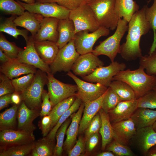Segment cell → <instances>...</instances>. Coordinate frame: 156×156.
Here are the masks:
<instances>
[{
  "label": "cell",
  "mask_w": 156,
  "mask_h": 156,
  "mask_svg": "<svg viewBox=\"0 0 156 156\" xmlns=\"http://www.w3.org/2000/svg\"><path fill=\"white\" fill-rule=\"evenodd\" d=\"M128 25L126 41L120 45L119 54L124 60L129 61L142 56L140 45L141 38L151 29L145 17L144 6L133 15Z\"/></svg>",
  "instance_id": "cell-1"
},
{
  "label": "cell",
  "mask_w": 156,
  "mask_h": 156,
  "mask_svg": "<svg viewBox=\"0 0 156 156\" xmlns=\"http://www.w3.org/2000/svg\"><path fill=\"white\" fill-rule=\"evenodd\" d=\"M120 80L128 84L134 90L137 99L153 89L156 84V75H149L140 66L134 70L128 69L118 72L112 81Z\"/></svg>",
  "instance_id": "cell-2"
},
{
  "label": "cell",
  "mask_w": 156,
  "mask_h": 156,
  "mask_svg": "<svg viewBox=\"0 0 156 156\" xmlns=\"http://www.w3.org/2000/svg\"><path fill=\"white\" fill-rule=\"evenodd\" d=\"M115 0H90L87 3L100 26L116 29L119 19L115 9Z\"/></svg>",
  "instance_id": "cell-3"
},
{
  "label": "cell",
  "mask_w": 156,
  "mask_h": 156,
  "mask_svg": "<svg viewBox=\"0 0 156 156\" xmlns=\"http://www.w3.org/2000/svg\"><path fill=\"white\" fill-rule=\"evenodd\" d=\"M128 23L123 18H120L114 34L96 47L92 53L98 56L104 55L107 56L111 62L114 60L118 53H119L120 42L125 32L128 31Z\"/></svg>",
  "instance_id": "cell-4"
},
{
  "label": "cell",
  "mask_w": 156,
  "mask_h": 156,
  "mask_svg": "<svg viewBox=\"0 0 156 156\" xmlns=\"http://www.w3.org/2000/svg\"><path fill=\"white\" fill-rule=\"evenodd\" d=\"M46 73L40 69L37 71L29 86L20 94L22 101L31 109L40 111L44 85L47 82Z\"/></svg>",
  "instance_id": "cell-5"
},
{
  "label": "cell",
  "mask_w": 156,
  "mask_h": 156,
  "mask_svg": "<svg viewBox=\"0 0 156 156\" xmlns=\"http://www.w3.org/2000/svg\"><path fill=\"white\" fill-rule=\"evenodd\" d=\"M69 18L73 22L75 34L84 30L94 31L100 27L94 14L87 3L70 10Z\"/></svg>",
  "instance_id": "cell-6"
},
{
  "label": "cell",
  "mask_w": 156,
  "mask_h": 156,
  "mask_svg": "<svg viewBox=\"0 0 156 156\" xmlns=\"http://www.w3.org/2000/svg\"><path fill=\"white\" fill-rule=\"evenodd\" d=\"M80 55L76 50L73 39L59 49L54 61L49 65L51 73L53 75L57 72L70 71Z\"/></svg>",
  "instance_id": "cell-7"
},
{
  "label": "cell",
  "mask_w": 156,
  "mask_h": 156,
  "mask_svg": "<svg viewBox=\"0 0 156 156\" xmlns=\"http://www.w3.org/2000/svg\"><path fill=\"white\" fill-rule=\"evenodd\" d=\"M47 74L48 93L53 107L70 96H77V85L63 83L55 78L51 73Z\"/></svg>",
  "instance_id": "cell-8"
},
{
  "label": "cell",
  "mask_w": 156,
  "mask_h": 156,
  "mask_svg": "<svg viewBox=\"0 0 156 156\" xmlns=\"http://www.w3.org/2000/svg\"><path fill=\"white\" fill-rule=\"evenodd\" d=\"M25 10L39 14L44 17H53L59 19L69 18L70 10L55 2L40 3L32 4L17 1Z\"/></svg>",
  "instance_id": "cell-9"
},
{
  "label": "cell",
  "mask_w": 156,
  "mask_h": 156,
  "mask_svg": "<svg viewBox=\"0 0 156 156\" xmlns=\"http://www.w3.org/2000/svg\"><path fill=\"white\" fill-rule=\"evenodd\" d=\"M89 32L88 31L84 30L75 34V45L77 51L80 55L92 53L93 47L96 42L101 37L108 36L109 34L110 29L100 26L96 31Z\"/></svg>",
  "instance_id": "cell-10"
},
{
  "label": "cell",
  "mask_w": 156,
  "mask_h": 156,
  "mask_svg": "<svg viewBox=\"0 0 156 156\" xmlns=\"http://www.w3.org/2000/svg\"><path fill=\"white\" fill-rule=\"evenodd\" d=\"M67 75L74 81L77 86L76 96L85 103L100 97L108 87L99 83L94 84L82 80L70 71L68 72Z\"/></svg>",
  "instance_id": "cell-11"
},
{
  "label": "cell",
  "mask_w": 156,
  "mask_h": 156,
  "mask_svg": "<svg viewBox=\"0 0 156 156\" xmlns=\"http://www.w3.org/2000/svg\"><path fill=\"white\" fill-rule=\"evenodd\" d=\"M126 67L124 63L114 61L107 66L97 67L92 73L82 77L87 81L99 83L108 87L114 77L119 72L124 70Z\"/></svg>",
  "instance_id": "cell-12"
},
{
  "label": "cell",
  "mask_w": 156,
  "mask_h": 156,
  "mask_svg": "<svg viewBox=\"0 0 156 156\" xmlns=\"http://www.w3.org/2000/svg\"><path fill=\"white\" fill-rule=\"evenodd\" d=\"M33 132L14 129L0 131V149L11 146L29 144L35 141Z\"/></svg>",
  "instance_id": "cell-13"
},
{
  "label": "cell",
  "mask_w": 156,
  "mask_h": 156,
  "mask_svg": "<svg viewBox=\"0 0 156 156\" xmlns=\"http://www.w3.org/2000/svg\"><path fill=\"white\" fill-rule=\"evenodd\" d=\"M16 59L20 62L34 66L47 73L51 72L49 65L42 60L36 51L31 36H29L26 46Z\"/></svg>",
  "instance_id": "cell-14"
},
{
  "label": "cell",
  "mask_w": 156,
  "mask_h": 156,
  "mask_svg": "<svg viewBox=\"0 0 156 156\" xmlns=\"http://www.w3.org/2000/svg\"><path fill=\"white\" fill-rule=\"evenodd\" d=\"M103 62L92 53L80 55L71 70L76 75L82 77L92 73L97 67L103 66Z\"/></svg>",
  "instance_id": "cell-15"
},
{
  "label": "cell",
  "mask_w": 156,
  "mask_h": 156,
  "mask_svg": "<svg viewBox=\"0 0 156 156\" xmlns=\"http://www.w3.org/2000/svg\"><path fill=\"white\" fill-rule=\"evenodd\" d=\"M60 19L53 17H44L36 35L34 41L49 40L56 42L58 38V24Z\"/></svg>",
  "instance_id": "cell-16"
},
{
  "label": "cell",
  "mask_w": 156,
  "mask_h": 156,
  "mask_svg": "<svg viewBox=\"0 0 156 156\" xmlns=\"http://www.w3.org/2000/svg\"><path fill=\"white\" fill-rule=\"evenodd\" d=\"M40 111L28 108L23 101L20 104L18 111L17 129L33 132L36 128L33 122L40 116Z\"/></svg>",
  "instance_id": "cell-17"
},
{
  "label": "cell",
  "mask_w": 156,
  "mask_h": 156,
  "mask_svg": "<svg viewBox=\"0 0 156 156\" xmlns=\"http://www.w3.org/2000/svg\"><path fill=\"white\" fill-rule=\"evenodd\" d=\"M113 128V139L127 146L130 140L135 135L137 129L131 118L112 124Z\"/></svg>",
  "instance_id": "cell-18"
},
{
  "label": "cell",
  "mask_w": 156,
  "mask_h": 156,
  "mask_svg": "<svg viewBox=\"0 0 156 156\" xmlns=\"http://www.w3.org/2000/svg\"><path fill=\"white\" fill-rule=\"evenodd\" d=\"M138 108L137 99L121 101L108 114L112 123L130 118Z\"/></svg>",
  "instance_id": "cell-19"
},
{
  "label": "cell",
  "mask_w": 156,
  "mask_h": 156,
  "mask_svg": "<svg viewBox=\"0 0 156 156\" xmlns=\"http://www.w3.org/2000/svg\"><path fill=\"white\" fill-rule=\"evenodd\" d=\"M36 68L32 66L20 62L15 59H11L1 64L0 71L1 73L12 79L23 75L35 74L37 71Z\"/></svg>",
  "instance_id": "cell-20"
},
{
  "label": "cell",
  "mask_w": 156,
  "mask_h": 156,
  "mask_svg": "<svg viewBox=\"0 0 156 156\" xmlns=\"http://www.w3.org/2000/svg\"><path fill=\"white\" fill-rule=\"evenodd\" d=\"M44 17L42 15L28 11L17 16L14 20L16 26L23 27L29 31L34 37L40 27Z\"/></svg>",
  "instance_id": "cell-21"
},
{
  "label": "cell",
  "mask_w": 156,
  "mask_h": 156,
  "mask_svg": "<svg viewBox=\"0 0 156 156\" xmlns=\"http://www.w3.org/2000/svg\"><path fill=\"white\" fill-rule=\"evenodd\" d=\"M85 106V103H82L77 112L72 115L71 124L67 129L66 138L64 143V149L68 152L74 146L79 132V123Z\"/></svg>",
  "instance_id": "cell-22"
},
{
  "label": "cell",
  "mask_w": 156,
  "mask_h": 156,
  "mask_svg": "<svg viewBox=\"0 0 156 156\" xmlns=\"http://www.w3.org/2000/svg\"><path fill=\"white\" fill-rule=\"evenodd\" d=\"M137 144L142 153L147 154L150 149L156 145V131L153 126L137 130Z\"/></svg>",
  "instance_id": "cell-23"
},
{
  "label": "cell",
  "mask_w": 156,
  "mask_h": 156,
  "mask_svg": "<svg viewBox=\"0 0 156 156\" xmlns=\"http://www.w3.org/2000/svg\"><path fill=\"white\" fill-rule=\"evenodd\" d=\"M34 45L41 58L49 65L54 61L60 49L56 42L49 40L34 41Z\"/></svg>",
  "instance_id": "cell-24"
},
{
  "label": "cell",
  "mask_w": 156,
  "mask_h": 156,
  "mask_svg": "<svg viewBox=\"0 0 156 156\" xmlns=\"http://www.w3.org/2000/svg\"><path fill=\"white\" fill-rule=\"evenodd\" d=\"M105 92L97 99L84 103L83 114L79 123V133L85 131L91 120L101 108L102 101Z\"/></svg>",
  "instance_id": "cell-25"
},
{
  "label": "cell",
  "mask_w": 156,
  "mask_h": 156,
  "mask_svg": "<svg viewBox=\"0 0 156 156\" xmlns=\"http://www.w3.org/2000/svg\"><path fill=\"white\" fill-rule=\"evenodd\" d=\"M131 118L137 130L153 126L156 121V110L138 107Z\"/></svg>",
  "instance_id": "cell-26"
},
{
  "label": "cell",
  "mask_w": 156,
  "mask_h": 156,
  "mask_svg": "<svg viewBox=\"0 0 156 156\" xmlns=\"http://www.w3.org/2000/svg\"><path fill=\"white\" fill-rule=\"evenodd\" d=\"M57 30L58 38L56 43L60 49L74 39L75 27L73 22L69 18L60 19Z\"/></svg>",
  "instance_id": "cell-27"
},
{
  "label": "cell",
  "mask_w": 156,
  "mask_h": 156,
  "mask_svg": "<svg viewBox=\"0 0 156 156\" xmlns=\"http://www.w3.org/2000/svg\"><path fill=\"white\" fill-rule=\"evenodd\" d=\"M115 6L119 18H122L128 23L139 9V5L134 0H115Z\"/></svg>",
  "instance_id": "cell-28"
},
{
  "label": "cell",
  "mask_w": 156,
  "mask_h": 156,
  "mask_svg": "<svg viewBox=\"0 0 156 156\" xmlns=\"http://www.w3.org/2000/svg\"><path fill=\"white\" fill-rule=\"evenodd\" d=\"M99 112L101 120V125L99 132L102 137L101 149L103 150L113 139L114 132L108 114L101 108Z\"/></svg>",
  "instance_id": "cell-29"
},
{
  "label": "cell",
  "mask_w": 156,
  "mask_h": 156,
  "mask_svg": "<svg viewBox=\"0 0 156 156\" xmlns=\"http://www.w3.org/2000/svg\"><path fill=\"white\" fill-rule=\"evenodd\" d=\"M16 15H12L10 17L5 18L1 21L0 23V32L6 33L18 39L19 35L22 36L27 43L29 39L28 36V31L26 29H20L17 28L14 20L17 17Z\"/></svg>",
  "instance_id": "cell-30"
},
{
  "label": "cell",
  "mask_w": 156,
  "mask_h": 156,
  "mask_svg": "<svg viewBox=\"0 0 156 156\" xmlns=\"http://www.w3.org/2000/svg\"><path fill=\"white\" fill-rule=\"evenodd\" d=\"M19 105L14 104L0 114V130L14 129L16 124Z\"/></svg>",
  "instance_id": "cell-31"
},
{
  "label": "cell",
  "mask_w": 156,
  "mask_h": 156,
  "mask_svg": "<svg viewBox=\"0 0 156 156\" xmlns=\"http://www.w3.org/2000/svg\"><path fill=\"white\" fill-rule=\"evenodd\" d=\"M109 87L118 96L122 101L136 99L133 89L128 84L123 81H113Z\"/></svg>",
  "instance_id": "cell-32"
},
{
  "label": "cell",
  "mask_w": 156,
  "mask_h": 156,
  "mask_svg": "<svg viewBox=\"0 0 156 156\" xmlns=\"http://www.w3.org/2000/svg\"><path fill=\"white\" fill-rule=\"evenodd\" d=\"M76 97V96H70L59 102L53 107L49 115L51 120V130L60 117L72 105Z\"/></svg>",
  "instance_id": "cell-33"
},
{
  "label": "cell",
  "mask_w": 156,
  "mask_h": 156,
  "mask_svg": "<svg viewBox=\"0 0 156 156\" xmlns=\"http://www.w3.org/2000/svg\"><path fill=\"white\" fill-rule=\"evenodd\" d=\"M35 146V141L27 144L14 145L0 149V156H30Z\"/></svg>",
  "instance_id": "cell-34"
},
{
  "label": "cell",
  "mask_w": 156,
  "mask_h": 156,
  "mask_svg": "<svg viewBox=\"0 0 156 156\" xmlns=\"http://www.w3.org/2000/svg\"><path fill=\"white\" fill-rule=\"evenodd\" d=\"M82 101L79 98L76 97L74 103L69 108L60 118L55 125L50 131L48 135L46 136L47 138L54 141L56 133L60 127L64 122L71 116L73 113L78 110Z\"/></svg>",
  "instance_id": "cell-35"
},
{
  "label": "cell",
  "mask_w": 156,
  "mask_h": 156,
  "mask_svg": "<svg viewBox=\"0 0 156 156\" xmlns=\"http://www.w3.org/2000/svg\"><path fill=\"white\" fill-rule=\"evenodd\" d=\"M144 6L146 18L153 32V41L149 52L151 53L156 49V0H153V3L150 7L147 5Z\"/></svg>",
  "instance_id": "cell-36"
},
{
  "label": "cell",
  "mask_w": 156,
  "mask_h": 156,
  "mask_svg": "<svg viewBox=\"0 0 156 156\" xmlns=\"http://www.w3.org/2000/svg\"><path fill=\"white\" fill-rule=\"evenodd\" d=\"M0 49L12 59L17 58L23 49L17 46L15 43L8 40L1 32L0 34Z\"/></svg>",
  "instance_id": "cell-37"
},
{
  "label": "cell",
  "mask_w": 156,
  "mask_h": 156,
  "mask_svg": "<svg viewBox=\"0 0 156 156\" xmlns=\"http://www.w3.org/2000/svg\"><path fill=\"white\" fill-rule=\"evenodd\" d=\"M140 66L149 75H156V49L139 58Z\"/></svg>",
  "instance_id": "cell-38"
},
{
  "label": "cell",
  "mask_w": 156,
  "mask_h": 156,
  "mask_svg": "<svg viewBox=\"0 0 156 156\" xmlns=\"http://www.w3.org/2000/svg\"><path fill=\"white\" fill-rule=\"evenodd\" d=\"M0 9L6 14L19 16L23 14L25 10L14 0H0Z\"/></svg>",
  "instance_id": "cell-39"
},
{
  "label": "cell",
  "mask_w": 156,
  "mask_h": 156,
  "mask_svg": "<svg viewBox=\"0 0 156 156\" xmlns=\"http://www.w3.org/2000/svg\"><path fill=\"white\" fill-rule=\"evenodd\" d=\"M121 101L118 96L109 87L103 100L101 109L108 113Z\"/></svg>",
  "instance_id": "cell-40"
},
{
  "label": "cell",
  "mask_w": 156,
  "mask_h": 156,
  "mask_svg": "<svg viewBox=\"0 0 156 156\" xmlns=\"http://www.w3.org/2000/svg\"><path fill=\"white\" fill-rule=\"evenodd\" d=\"M70 122L68 118L58 129L55 136L57 142L54 149L53 155L61 156L63 151L64 140L68 127Z\"/></svg>",
  "instance_id": "cell-41"
},
{
  "label": "cell",
  "mask_w": 156,
  "mask_h": 156,
  "mask_svg": "<svg viewBox=\"0 0 156 156\" xmlns=\"http://www.w3.org/2000/svg\"><path fill=\"white\" fill-rule=\"evenodd\" d=\"M53 141L45 137L35 141V148L39 156L53 155L54 148L52 145Z\"/></svg>",
  "instance_id": "cell-42"
},
{
  "label": "cell",
  "mask_w": 156,
  "mask_h": 156,
  "mask_svg": "<svg viewBox=\"0 0 156 156\" xmlns=\"http://www.w3.org/2000/svg\"><path fill=\"white\" fill-rule=\"evenodd\" d=\"M35 74L30 73L21 77L11 79L15 92L20 94L27 89L32 83Z\"/></svg>",
  "instance_id": "cell-43"
},
{
  "label": "cell",
  "mask_w": 156,
  "mask_h": 156,
  "mask_svg": "<svg viewBox=\"0 0 156 156\" xmlns=\"http://www.w3.org/2000/svg\"><path fill=\"white\" fill-rule=\"evenodd\" d=\"M138 107L156 109V91L152 90L137 99Z\"/></svg>",
  "instance_id": "cell-44"
},
{
  "label": "cell",
  "mask_w": 156,
  "mask_h": 156,
  "mask_svg": "<svg viewBox=\"0 0 156 156\" xmlns=\"http://www.w3.org/2000/svg\"><path fill=\"white\" fill-rule=\"evenodd\" d=\"M107 150L118 156H131L133 152L127 146L124 145L114 140L107 146Z\"/></svg>",
  "instance_id": "cell-45"
},
{
  "label": "cell",
  "mask_w": 156,
  "mask_h": 156,
  "mask_svg": "<svg viewBox=\"0 0 156 156\" xmlns=\"http://www.w3.org/2000/svg\"><path fill=\"white\" fill-rule=\"evenodd\" d=\"M90 0H36L40 3L55 2L70 10H74L81 5L88 3Z\"/></svg>",
  "instance_id": "cell-46"
},
{
  "label": "cell",
  "mask_w": 156,
  "mask_h": 156,
  "mask_svg": "<svg viewBox=\"0 0 156 156\" xmlns=\"http://www.w3.org/2000/svg\"><path fill=\"white\" fill-rule=\"evenodd\" d=\"M101 125V120L99 112L92 119L85 130L86 140L91 135L98 133Z\"/></svg>",
  "instance_id": "cell-47"
},
{
  "label": "cell",
  "mask_w": 156,
  "mask_h": 156,
  "mask_svg": "<svg viewBox=\"0 0 156 156\" xmlns=\"http://www.w3.org/2000/svg\"><path fill=\"white\" fill-rule=\"evenodd\" d=\"M0 80V96L6 94H12L15 92L11 79L1 73Z\"/></svg>",
  "instance_id": "cell-48"
},
{
  "label": "cell",
  "mask_w": 156,
  "mask_h": 156,
  "mask_svg": "<svg viewBox=\"0 0 156 156\" xmlns=\"http://www.w3.org/2000/svg\"><path fill=\"white\" fill-rule=\"evenodd\" d=\"M42 100L40 116L43 117L49 114L52 107L48 92L44 90L42 94Z\"/></svg>",
  "instance_id": "cell-49"
},
{
  "label": "cell",
  "mask_w": 156,
  "mask_h": 156,
  "mask_svg": "<svg viewBox=\"0 0 156 156\" xmlns=\"http://www.w3.org/2000/svg\"><path fill=\"white\" fill-rule=\"evenodd\" d=\"M85 144L83 138L80 137L73 147L68 151L69 156H79L84 152Z\"/></svg>",
  "instance_id": "cell-50"
},
{
  "label": "cell",
  "mask_w": 156,
  "mask_h": 156,
  "mask_svg": "<svg viewBox=\"0 0 156 156\" xmlns=\"http://www.w3.org/2000/svg\"><path fill=\"white\" fill-rule=\"evenodd\" d=\"M43 137L46 136L51 130V120L49 115L43 117L39 124Z\"/></svg>",
  "instance_id": "cell-51"
},
{
  "label": "cell",
  "mask_w": 156,
  "mask_h": 156,
  "mask_svg": "<svg viewBox=\"0 0 156 156\" xmlns=\"http://www.w3.org/2000/svg\"><path fill=\"white\" fill-rule=\"evenodd\" d=\"M99 140L98 133L90 135L86 140V146L88 151H91L97 145Z\"/></svg>",
  "instance_id": "cell-52"
},
{
  "label": "cell",
  "mask_w": 156,
  "mask_h": 156,
  "mask_svg": "<svg viewBox=\"0 0 156 156\" xmlns=\"http://www.w3.org/2000/svg\"><path fill=\"white\" fill-rule=\"evenodd\" d=\"M12 94H8L0 96V110L6 107L12 103L11 96Z\"/></svg>",
  "instance_id": "cell-53"
},
{
  "label": "cell",
  "mask_w": 156,
  "mask_h": 156,
  "mask_svg": "<svg viewBox=\"0 0 156 156\" xmlns=\"http://www.w3.org/2000/svg\"><path fill=\"white\" fill-rule=\"evenodd\" d=\"M12 103L14 104L20 105L22 100L19 93L14 92L12 94L11 96Z\"/></svg>",
  "instance_id": "cell-54"
},
{
  "label": "cell",
  "mask_w": 156,
  "mask_h": 156,
  "mask_svg": "<svg viewBox=\"0 0 156 156\" xmlns=\"http://www.w3.org/2000/svg\"><path fill=\"white\" fill-rule=\"evenodd\" d=\"M11 59L0 49V62L1 64L7 62Z\"/></svg>",
  "instance_id": "cell-55"
},
{
  "label": "cell",
  "mask_w": 156,
  "mask_h": 156,
  "mask_svg": "<svg viewBox=\"0 0 156 156\" xmlns=\"http://www.w3.org/2000/svg\"><path fill=\"white\" fill-rule=\"evenodd\" d=\"M114 155L113 153L109 151L102 152L97 155L98 156H114Z\"/></svg>",
  "instance_id": "cell-56"
},
{
  "label": "cell",
  "mask_w": 156,
  "mask_h": 156,
  "mask_svg": "<svg viewBox=\"0 0 156 156\" xmlns=\"http://www.w3.org/2000/svg\"><path fill=\"white\" fill-rule=\"evenodd\" d=\"M23 1L25 3L29 4H32L36 2V0H17Z\"/></svg>",
  "instance_id": "cell-57"
},
{
  "label": "cell",
  "mask_w": 156,
  "mask_h": 156,
  "mask_svg": "<svg viewBox=\"0 0 156 156\" xmlns=\"http://www.w3.org/2000/svg\"><path fill=\"white\" fill-rule=\"evenodd\" d=\"M30 156H39L38 155L35 149V147L32 150Z\"/></svg>",
  "instance_id": "cell-58"
},
{
  "label": "cell",
  "mask_w": 156,
  "mask_h": 156,
  "mask_svg": "<svg viewBox=\"0 0 156 156\" xmlns=\"http://www.w3.org/2000/svg\"><path fill=\"white\" fill-rule=\"evenodd\" d=\"M148 155L150 156H156V151L152 149L148 153Z\"/></svg>",
  "instance_id": "cell-59"
},
{
  "label": "cell",
  "mask_w": 156,
  "mask_h": 156,
  "mask_svg": "<svg viewBox=\"0 0 156 156\" xmlns=\"http://www.w3.org/2000/svg\"><path fill=\"white\" fill-rule=\"evenodd\" d=\"M153 127L154 130L156 131V121L153 125Z\"/></svg>",
  "instance_id": "cell-60"
},
{
  "label": "cell",
  "mask_w": 156,
  "mask_h": 156,
  "mask_svg": "<svg viewBox=\"0 0 156 156\" xmlns=\"http://www.w3.org/2000/svg\"><path fill=\"white\" fill-rule=\"evenodd\" d=\"M155 147L152 150H154L155 151H156V145L155 146Z\"/></svg>",
  "instance_id": "cell-61"
},
{
  "label": "cell",
  "mask_w": 156,
  "mask_h": 156,
  "mask_svg": "<svg viewBox=\"0 0 156 156\" xmlns=\"http://www.w3.org/2000/svg\"><path fill=\"white\" fill-rule=\"evenodd\" d=\"M153 90H154L156 91V84L155 85V87H154V88Z\"/></svg>",
  "instance_id": "cell-62"
}]
</instances>
